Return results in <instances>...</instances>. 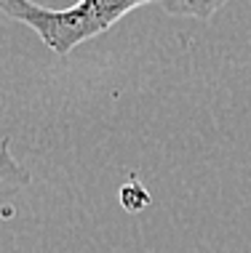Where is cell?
I'll list each match as a JSON object with an SVG mask.
<instances>
[{"instance_id":"cell-1","label":"cell","mask_w":251,"mask_h":253,"mask_svg":"<svg viewBox=\"0 0 251 253\" xmlns=\"http://www.w3.org/2000/svg\"><path fill=\"white\" fill-rule=\"evenodd\" d=\"M160 0H78L67 8H46L32 0H0V11L13 22L30 27L43 45L67 56L80 43L107 32L134 8Z\"/></svg>"},{"instance_id":"cell-2","label":"cell","mask_w":251,"mask_h":253,"mask_svg":"<svg viewBox=\"0 0 251 253\" xmlns=\"http://www.w3.org/2000/svg\"><path fill=\"white\" fill-rule=\"evenodd\" d=\"M227 0H160L163 11L168 16H182V19H206L216 16L222 8H225Z\"/></svg>"},{"instance_id":"cell-3","label":"cell","mask_w":251,"mask_h":253,"mask_svg":"<svg viewBox=\"0 0 251 253\" xmlns=\"http://www.w3.org/2000/svg\"><path fill=\"white\" fill-rule=\"evenodd\" d=\"M8 144L11 141H3V144H0V195L19 192V189L30 181V170L11 155Z\"/></svg>"}]
</instances>
